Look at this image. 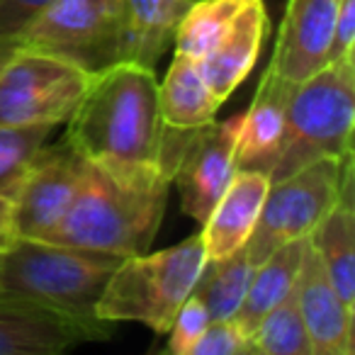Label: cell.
<instances>
[{
  "label": "cell",
  "mask_w": 355,
  "mask_h": 355,
  "mask_svg": "<svg viewBox=\"0 0 355 355\" xmlns=\"http://www.w3.org/2000/svg\"><path fill=\"white\" fill-rule=\"evenodd\" d=\"M66 139L98 171L129 188L173 185L193 132L163 124L153 69L112 64L69 117Z\"/></svg>",
  "instance_id": "1"
},
{
  "label": "cell",
  "mask_w": 355,
  "mask_h": 355,
  "mask_svg": "<svg viewBox=\"0 0 355 355\" xmlns=\"http://www.w3.org/2000/svg\"><path fill=\"white\" fill-rule=\"evenodd\" d=\"M119 261V256L88 248L20 239L0 253V297L51 309L105 340L112 324L100 321L95 306Z\"/></svg>",
  "instance_id": "2"
},
{
  "label": "cell",
  "mask_w": 355,
  "mask_h": 355,
  "mask_svg": "<svg viewBox=\"0 0 355 355\" xmlns=\"http://www.w3.org/2000/svg\"><path fill=\"white\" fill-rule=\"evenodd\" d=\"M171 185L129 188L88 163L78 198L66 217L42 241L88 248L110 256H137L148 251L166 212Z\"/></svg>",
  "instance_id": "3"
},
{
  "label": "cell",
  "mask_w": 355,
  "mask_h": 355,
  "mask_svg": "<svg viewBox=\"0 0 355 355\" xmlns=\"http://www.w3.org/2000/svg\"><path fill=\"white\" fill-rule=\"evenodd\" d=\"M353 124L355 61L326 64L292 90L285 132L268 178L280 180L321 158L343 161L353 153Z\"/></svg>",
  "instance_id": "4"
},
{
  "label": "cell",
  "mask_w": 355,
  "mask_h": 355,
  "mask_svg": "<svg viewBox=\"0 0 355 355\" xmlns=\"http://www.w3.org/2000/svg\"><path fill=\"white\" fill-rule=\"evenodd\" d=\"M207 263L200 234L158 253H137L119 261L95 306L100 321H134L153 334H168L178 309L193 295Z\"/></svg>",
  "instance_id": "5"
},
{
  "label": "cell",
  "mask_w": 355,
  "mask_h": 355,
  "mask_svg": "<svg viewBox=\"0 0 355 355\" xmlns=\"http://www.w3.org/2000/svg\"><path fill=\"white\" fill-rule=\"evenodd\" d=\"M95 73L46 51L20 46L0 71V127L69 122Z\"/></svg>",
  "instance_id": "6"
},
{
  "label": "cell",
  "mask_w": 355,
  "mask_h": 355,
  "mask_svg": "<svg viewBox=\"0 0 355 355\" xmlns=\"http://www.w3.org/2000/svg\"><path fill=\"white\" fill-rule=\"evenodd\" d=\"M343 161L321 158L292 175L270 180L258 222L246 243V256L253 266L285 243L306 239L319 227L329 209L338 202Z\"/></svg>",
  "instance_id": "7"
},
{
  "label": "cell",
  "mask_w": 355,
  "mask_h": 355,
  "mask_svg": "<svg viewBox=\"0 0 355 355\" xmlns=\"http://www.w3.org/2000/svg\"><path fill=\"white\" fill-rule=\"evenodd\" d=\"M122 0H54L17 35L20 46L100 73L117 64Z\"/></svg>",
  "instance_id": "8"
},
{
  "label": "cell",
  "mask_w": 355,
  "mask_h": 355,
  "mask_svg": "<svg viewBox=\"0 0 355 355\" xmlns=\"http://www.w3.org/2000/svg\"><path fill=\"white\" fill-rule=\"evenodd\" d=\"M85 175L88 161L69 139L44 144L15 195L20 236L37 241L46 239L78 198Z\"/></svg>",
  "instance_id": "9"
},
{
  "label": "cell",
  "mask_w": 355,
  "mask_h": 355,
  "mask_svg": "<svg viewBox=\"0 0 355 355\" xmlns=\"http://www.w3.org/2000/svg\"><path fill=\"white\" fill-rule=\"evenodd\" d=\"M241 114L195 129L185 144V151L173 175V185L180 193V205L188 217L202 224L217 200L232 183L236 168V141Z\"/></svg>",
  "instance_id": "10"
},
{
  "label": "cell",
  "mask_w": 355,
  "mask_h": 355,
  "mask_svg": "<svg viewBox=\"0 0 355 355\" xmlns=\"http://www.w3.org/2000/svg\"><path fill=\"white\" fill-rule=\"evenodd\" d=\"M295 292L306 336H309L311 355H353L355 309H350L336 292L309 236L302 253Z\"/></svg>",
  "instance_id": "11"
},
{
  "label": "cell",
  "mask_w": 355,
  "mask_h": 355,
  "mask_svg": "<svg viewBox=\"0 0 355 355\" xmlns=\"http://www.w3.org/2000/svg\"><path fill=\"white\" fill-rule=\"evenodd\" d=\"M340 0H287L270 69L290 83H302L329 64L331 35Z\"/></svg>",
  "instance_id": "12"
},
{
  "label": "cell",
  "mask_w": 355,
  "mask_h": 355,
  "mask_svg": "<svg viewBox=\"0 0 355 355\" xmlns=\"http://www.w3.org/2000/svg\"><path fill=\"white\" fill-rule=\"evenodd\" d=\"M268 30H270V17L266 3L246 0L212 51L200 59L205 80L219 103H224L253 71Z\"/></svg>",
  "instance_id": "13"
},
{
  "label": "cell",
  "mask_w": 355,
  "mask_h": 355,
  "mask_svg": "<svg viewBox=\"0 0 355 355\" xmlns=\"http://www.w3.org/2000/svg\"><path fill=\"white\" fill-rule=\"evenodd\" d=\"M88 340L98 338L56 311L0 297V355H56Z\"/></svg>",
  "instance_id": "14"
},
{
  "label": "cell",
  "mask_w": 355,
  "mask_h": 355,
  "mask_svg": "<svg viewBox=\"0 0 355 355\" xmlns=\"http://www.w3.org/2000/svg\"><path fill=\"white\" fill-rule=\"evenodd\" d=\"M270 178L263 171H236L229 188L202 222V243L207 258H227L246 248L261 214Z\"/></svg>",
  "instance_id": "15"
},
{
  "label": "cell",
  "mask_w": 355,
  "mask_h": 355,
  "mask_svg": "<svg viewBox=\"0 0 355 355\" xmlns=\"http://www.w3.org/2000/svg\"><path fill=\"white\" fill-rule=\"evenodd\" d=\"M295 83L285 80L268 66L253 95V103L241 114L236 141V168L239 171L268 173L285 132L287 105H290Z\"/></svg>",
  "instance_id": "16"
},
{
  "label": "cell",
  "mask_w": 355,
  "mask_h": 355,
  "mask_svg": "<svg viewBox=\"0 0 355 355\" xmlns=\"http://www.w3.org/2000/svg\"><path fill=\"white\" fill-rule=\"evenodd\" d=\"M190 6L193 0H122L117 64L153 69Z\"/></svg>",
  "instance_id": "17"
},
{
  "label": "cell",
  "mask_w": 355,
  "mask_h": 355,
  "mask_svg": "<svg viewBox=\"0 0 355 355\" xmlns=\"http://www.w3.org/2000/svg\"><path fill=\"white\" fill-rule=\"evenodd\" d=\"M353 156L343 161L338 202L309 234L340 300L355 309V209H353Z\"/></svg>",
  "instance_id": "18"
},
{
  "label": "cell",
  "mask_w": 355,
  "mask_h": 355,
  "mask_svg": "<svg viewBox=\"0 0 355 355\" xmlns=\"http://www.w3.org/2000/svg\"><path fill=\"white\" fill-rule=\"evenodd\" d=\"M219 107L222 103L209 90L200 61L175 51L166 78L158 83V110L163 124L178 132H195L217 119Z\"/></svg>",
  "instance_id": "19"
},
{
  "label": "cell",
  "mask_w": 355,
  "mask_h": 355,
  "mask_svg": "<svg viewBox=\"0 0 355 355\" xmlns=\"http://www.w3.org/2000/svg\"><path fill=\"white\" fill-rule=\"evenodd\" d=\"M304 243L306 239L285 243V246H280L277 251H272L270 256L253 266L246 295H243L239 311L234 314V321L248 336L256 329L258 321L263 319V314L268 309H272L277 302H282L292 292V287L297 282V272H300L302 266Z\"/></svg>",
  "instance_id": "20"
},
{
  "label": "cell",
  "mask_w": 355,
  "mask_h": 355,
  "mask_svg": "<svg viewBox=\"0 0 355 355\" xmlns=\"http://www.w3.org/2000/svg\"><path fill=\"white\" fill-rule=\"evenodd\" d=\"M253 263L246 256V248L232 253L227 258H207L193 295L207 309L209 319H234L246 295L248 280H251Z\"/></svg>",
  "instance_id": "21"
},
{
  "label": "cell",
  "mask_w": 355,
  "mask_h": 355,
  "mask_svg": "<svg viewBox=\"0 0 355 355\" xmlns=\"http://www.w3.org/2000/svg\"><path fill=\"white\" fill-rule=\"evenodd\" d=\"M243 3L246 0H193L175 30V51L198 61L207 56Z\"/></svg>",
  "instance_id": "22"
},
{
  "label": "cell",
  "mask_w": 355,
  "mask_h": 355,
  "mask_svg": "<svg viewBox=\"0 0 355 355\" xmlns=\"http://www.w3.org/2000/svg\"><path fill=\"white\" fill-rule=\"evenodd\" d=\"M248 338H251L253 353L261 355H311L295 287L285 300L263 314Z\"/></svg>",
  "instance_id": "23"
},
{
  "label": "cell",
  "mask_w": 355,
  "mask_h": 355,
  "mask_svg": "<svg viewBox=\"0 0 355 355\" xmlns=\"http://www.w3.org/2000/svg\"><path fill=\"white\" fill-rule=\"evenodd\" d=\"M51 127H0V195L15 198Z\"/></svg>",
  "instance_id": "24"
},
{
  "label": "cell",
  "mask_w": 355,
  "mask_h": 355,
  "mask_svg": "<svg viewBox=\"0 0 355 355\" xmlns=\"http://www.w3.org/2000/svg\"><path fill=\"white\" fill-rule=\"evenodd\" d=\"M209 314L205 309V304L195 295H190L183 302V306L178 309L175 319H173L171 329H168V350L175 355H190L193 345L198 343V338L205 334L209 324Z\"/></svg>",
  "instance_id": "25"
},
{
  "label": "cell",
  "mask_w": 355,
  "mask_h": 355,
  "mask_svg": "<svg viewBox=\"0 0 355 355\" xmlns=\"http://www.w3.org/2000/svg\"><path fill=\"white\" fill-rule=\"evenodd\" d=\"M253 353L248 334L234 319L209 321L190 355H248Z\"/></svg>",
  "instance_id": "26"
},
{
  "label": "cell",
  "mask_w": 355,
  "mask_h": 355,
  "mask_svg": "<svg viewBox=\"0 0 355 355\" xmlns=\"http://www.w3.org/2000/svg\"><path fill=\"white\" fill-rule=\"evenodd\" d=\"M355 61V0H340L331 35L329 64Z\"/></svg>",
  "instance_id": "27"
},
{
  "label": "cell",
  "mask_w": 355,
  "mask_h": 355,
  "mask_svg": "<svg viewBox=\"0 0 355 355\" xmlns=\"http://www.w3.org/2000/svg\"><path fill=\"white\" fill-rule=\"evenodd\" d=\"M54 0H0V37L17 40L22 30Z\"/></svg>",
  "instance_id": "28"
},
{
  "label": "cell",
  "mask_w": 355,
  "mask_h": 355,
  "mask_svg": "<svg viewBox=\"0 0 355 355\" xmlns=\"http://www.w3.org/2000/svg\"><path fill=\"white\" fill-rule=\"evenodd\" d=\"M20 229H17V205L10 195H0V253L10 251L20 241Z\"/></svg>",
  "instance_id": "29"
},
{
  "label": "cell",
  "mask_w": 355,
  "mask_h": 355,
  "mask_svg": "<svg viewBox=\"0 0 355 355\" xmlns=\"http://www.w3.org/2000/svg\"><path fill=\"white\" fill-rule=\"evenodd\" d=\"M20 49V42L12 37H0V71L6 69V64L10 61V56Z\"/></svg>",
  "instance_id": "30"
}]
</instances>
